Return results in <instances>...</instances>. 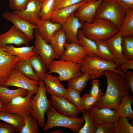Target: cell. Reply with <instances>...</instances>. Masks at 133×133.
I'll return each mask as SVG.
<instances>
[{
  "label": "cell",
  "instance_id": "cell-1",
  "mask_svg": "<svg viewBox=\"0 0 133 133\" xmlns=\"http://www.w3.org/2000/svg\"><path fill=\"white\" fill-rule=\"evenodd\" d=\"M107 81L106 92L94 104L98 109L108 108L117 111L123 98L130 95V89L126 82L125 78L115 71H104Z\"/></svg>",
  "mask_w": 133,
  "mask_h": 133
},
{
  "label": "cell",
  "instance_id": "cell-2",
  "mask_svg": "<svg viewBox=\"0 0 133 133\" xmlns=\"http://www.w3.org/2000/svg\"><path fill=\"white\" fill-rule=\"evenodd\" d=\"M81 30L86 38L94 41H106L119 30L113 23L103 18H94L92 23H83Z\"/></svg>",
  "mask_w": 133,
  "mask_h": 133
},
{
  "label": "cell",
  "instance_id": "cell-3",
  "mask_svg": "<svg viewBox=\"0 0 133 133\" xmlns=\"http://www.w3.org/2000/svg\"><path fill=\"white\" fill-rule=\"evenodd\" d=\"M82 65L81 71L83 74L89 75L90 80L101 78L102 76L104 75V71L106 70L115 71L125 77V74L116 68L119 66L113 61L106 60L99 56L92 57L87 55Z\"/></svg>",
  "mask_w": 133,
  "mask_h": 133
},
{
  "label": "cell",
  "instance_id": "cell-4",
  "mask_svg": "<svg viewBox=\"0 0 133 133\" xmlns=\"http://www.w3.org/2000/svg\"><path fill=\"white\" fill-rule=\"evenodd\" d=\"M47 120L42 130L46 131L56 127H63L69 129L76 133L84 125V120L83 116L73 117L67 116L58 113L52 106L47 111Z\"/></svg>",
  "mask_w": 133,
  "mask_h": 133
},
{
  "label": "cell",
  "instance_id": "cell-5",
  "mask_svg": "<svg viewBox=\"0 0 133 133\" xmlns=\"http://www.w3.org/2000/svg\"><path fill=\"white\" fill-rule=\"evenodd\" d=\"M126 13L116 0H103L96 11L95 18L109 20L119 29Z\"/></svg>",
  "mask_w": 133,
  "mask_h": 133
},
{
  "label": "cell",
  "instance_id": "cell-6",
  "mask_svg": "<svg viewBox=\"0 0 133 133\" xmlns=\"http://www.w3.org/2000/svg\"><path fill=\"white\" fill-rule=\"evenodd\" d=\"M39 82L38 90L32 98L30 115L36 120L39 126L43 128L46 124L45 115L52 105L50 100H48L47 98L43 80H41Z\"/></svg>",
  "mask_w": 133,
  "mask_h": 133
},
{
  "label": "cell",
  "instance_id": "cell-7",
  "mask_svg": "<svg viewBox=\"0 0 133 133\" xmlns=\"http://www.w3.org/2000/svg\"><path fill=\"white\" fill-rule=\"evenodd\" d=\"M82 65L63 60H53L49 66V73H56L61 81H68L82 76L83 73L81 70Z\"/></svg>",
  "mask_w": 133,
  "mask_h": 133
},
{
  "label": "cell",
  "instance_id": "cell-8",
  "mask_svg": "<svg viewBox=\"0 0 133 133\" xmlns=\"http://www.w3.org/2000/svg\"><path fill=\"white\" fill-rule=\"evenodd\" d=\"M40 83L38 81L26 77L15 67L7 79L0 84L7 87L12 86L22 88L31 91L35 94L38 90Z\"/></svg>",
  "mask_w": 133,
  "mask_h": 133
},
{
  "label": "cell",
  "instance_id": "cell-9",
  "mask_svg": "<svg viewBox=\"0 0 133 133\" xmlns=\"http://www.w3.org/2000/svg\"><path fill=\"white\" fill-rule=\"evenodd\" d=\"M34 94L28 91L25 96H18L12 99L10 103L6 104L4 111L24 117L30 114L32 108L31 100Z\"/></svg>",
  "mask_w": 133,
  "mask_h": 133
},
{
  "label": "cell",
  "instance_id": "cell-10",
  "mask_svg": "<svg viewBox=\"0 0 133 133\" xmlns=\"http://www.w3.org/2000/svg\"><path fill=\"white\" fill-rule=\"evenodd\" d=\"M35 30L34 45L33 52L40 55L47 69L48 70L52 62L55 59H59V57L50 45L41 37L36 29Z\"/></svg>",
  "mask_w": 133,
  "mask_h": 133
},
{
  "label": "cell",
  "instance_id": "cell-11",
  "mask_svg": "<svg viewBox=\"0 0 133 133\" xmlns=\"http://www.w3.org/2000/svg\"><path fill=\"white\" fill-rule=\"evenodd\" d=\"M31 40L14 25L6 32L0 33V47L1 48L10 44L28 46Z\"/></svg>",
  "mask_w": 133,
  "mask_h": 133
},
{
  "label": "cell",
  "instance_id": "cell-12",
  "mask_svg": "<svg viewBox=\"0 0 133 133\" xmlns=\"http://www.w3.org/2000/svg\"><path fill=\"white\" fill-rule=\"evenodd\" d=\"M2 16L31 40L34 39V31L36 28L34 24L24 19L19 15L13 11L5 12Z\"/></svg>",
  "mask_w": 133,
  "mask_h": 133
},
{
  "label": "cell",
  "instance_id": "cell-13",
  "mask_svg": "<svg viewBox=\"0 0 133 133\" xmlns=\"http://www.w3.org/2000/svg\"><path fill=\"white\" fill-rule=\"evenodd\" d=\"M64 48L65 50L63 54L59 57V60L82 65L87 55L83 47L77 43H69L66 41Z\"/></svg>",
  "mask_w": 133,
  "mask_h": 133
},
{
  "label": "cell",
  "instance_id": "cell-14",
  "mask_svg": "<svg viewBox=\"0 0 133 133\" xmlns=\"http://www.w3.org/2000/svg\"><path fill=\"white\" fill-rule=\"evenodd\" d=\"M103 0H87L76 11L75 15L82 23L92 22L96 11Z\"/></svg>",
  "mask_w": 133,
  "mask_h": 133
},
{
  "label": "cell",
  "instance_id": "cell-15",
  "mask_svg": "<svg viewBox=\"0 0 133 133\" xmlns=\"http://www.w3.org/2000/svg\"><path fill=\"white\" fill-rule=\"evenodd\" d=\"M51 95V105L57 112L62 115L71 117H78L81 110L66 98L61 96Z\"/></svg>",
  "mask_w": 133,
  "mask_h": 133
},
{
  "label": "cell",
  "instance_id": "cell-16",
  "mask_svg": "<svg viewBox=\"0 0 133 133\" xmlns=\"http://www.w3.org/2000/svg\"><path fill=\"white\" fill-rule=\"evenodd\" d=\"M19 61L18 57L10 55L0 47V84L7 79Z\"/></svg>",
  "mask_w": 133,
  "mask_h": 133
},
{
  "label": "cell",
  "instance_id": "cell-17",
  "mask_svg": "<svg viewBox=\"0 0 133 133\" xmlns=\"http://www.w3.org/2000/svg\"><path fill=\"white\" fill-rule=\"evenodd\" d=\"M88 111L96 126L106 123L114 122L118 117L116 111L108 108L98 109L93 106Z\"/></svg>",
  "mask_w": 133,
  "mask_h": 133
},
{
  "label": "cell",
  "instance_id": "cell-18",
  "mask_svg": "<svg viewBox=\"0 0 133 133\" xmlns=\"http://www.w3.org/2000/svg\"><path fill=\"white\" fill-rule=\"evenodd\" d=\"M75 12L61 24V29L65 33L68 42H74L80 45L77 36L79 30L82 28L83 23L75 16Z\"/></svg>",
  "mask_w": 133,
  "mask_h": 133
},
{
  "label": "cell",
  "instance_id": "cell-19",
  "mask_svg": "<svg viewBox=\"0 0 133 133\" xmlns=\"http://www.w3.org/2000/svg\"><path fill=\"white\" fill-rule=\"evenodd\" d=\"M36 29L41 37L48 44L55 33L61 28V25L51 22L50 20L41 18L33 22Z\"/></svg>",
  "mask_w": 133,
  "mask_h": 133
},
{
  "label": "cell",
  "instance_id": "cell-20",
  "mask_svg": "<svg viewBox=\"0 0 133 133\" xmlns=\"http://www.w3.org/2000/svg\"><path fill=\"white\" fill-rule=\"evenodd\" d=\"M43 80L46 92L50 95L64 97L68 100L67 89L61 83L58 77L48 73Z\"/></svg>",
  "mask_w": 133,
  "mask_h": 133
},
{
  "label": "cell",
  "instance_id": "cell-21",
  "mask_svg": "<svg viewBox=\"0 0 133 133\" xmlns=\"http://www.w3.org/2000/svg\"><path fill=\"white\" fill-rule=\"evenodd\" d=\"M43 3L40 0H29L24 10L13 12L18 14L24 19L32 23L34 21L41 18Z\"/></svg>",
  "mask_w": 133,
  "mask_h": 133
},
{
  "label": "cell",
  "instance_id": "cell-22",
  "mask_svg": "<svg viewBox=\"0 0 133 133\" xmlns=\"http://www.w3.org/2000/svg\"><path fill=\"white\" fill-rule=\"evenodd\" d=\"M122 35L118 33L106 41L109 46L113 57V61L117 66H119L127 59L122 53Z\"/></svg>",
  "mask_w": 133,
  "mask_h": 133
},
{
  "label": "cell",
  "instance_id": "cell-23",
  "mask_svg": "<svg viewBox=\"0 0 133 133\" xmlns=\"http://www.w3.org/2000/svg\"><path fill=\"white\" fill-rule=\"evenodd\" d=\"M87 0H84L79 3L54 11L50 20L52 22L62 24L75 12L79 7Z\"/></svg>",
  "mask_w": 133,
  "mask_h": 133
},
{
  "label": "cell",
  "instance_id": "cell-24",
  "mask_svg": "<svg viewBox=\"0 0 133 133\" xmlns=\"http://www.w3.org/2000/svg\"><path fill=\"white\" fill-rule=\"evenodd\" d=\"M34 45L16 47L12 44L1 47L2 49L10 55L18 57L19 61L29 59L35 53L33 52Z\"/></svg>",
  "mask_w": 133,
  "mask_h": 133
},
{
  "label": "cell",
  "instance_id": "cell-25",
  "mask_svg": "<svg viewBox=\"0 0 133 133\" xmlns=\"http://www.w3.org/2000/svg\"><path fill=\"white\" fill-rule=\"evenodd\" d=\"M67 41L66 35L61 29L56 31L51 37L49 43L59 57L63 54Z\"/></svg>",
  "mask_w": 133,
  "mask_h": 133
},
{
  "label": "cell",
  "instance_id": "cell-26",
  "mask_svg": "<svg viewBox=\"0 0 133 133\" xmlns=\"http://www.w3.org/2000/svg\"><path fill=\"white\" fill-rule=\"evenodd\" d=\"M24 117L16 114L4 111L0 112V120L14 126L18 133L24 124Z\"/></svg>",
  "mask_w": 133,
  "mask_h": 133
},
{
  "label": "cell",
  "instance_id": "cell-27",
  "mask_svg": "<svg viewBox=\"0 0 133 133\" xmlns=\"http://www.w3.org/2000/svg\"><path fill=\"white\" fill-rule=\"evenodd\" d=\"M77 37L80 45L83 47L87 55L92 57L99 56V52L95 41L86 38L81 29L79 30Z\"/></svg>",
  "mask_w": 133,
  "mask_h": 133
},
{
  "label": "cell",
  "instance_id": "cell-28",
  "mask_svg": "<svg viewBox=\"0 0 133 133\" xmlns=\"http://www.w3.org/2000/svg\"><path fill=\"white\" fill-rule=\"evenodd\" d=\"M27 90L18 88L11 89L0 84V99L5 104L10 103L12 99L18 96H25L28 93Z\"/></svg>",
  "mask_w": 133,
  "mask_h": 133
},
{
  "label": "cell",
  "instance_id": "cell-29",
  "mask_svg": "<svg viewBox=\"0 0 133 133\" xmlns=\"http://www.w3.org/2000/svg\"><path fill=\"white\" fill-rule=\"evenodd\" d=\"M133 102V96L127 95L123 98L116 111L118 117H127L128 120L133 118V111L131 106Z\"/></svg>",
  "mask_w": 133,
  "mask_h": 133
},
{
  "label": "cell",
  "instance_id": "cell-30",
  "mask_svg": "<svg viewBox=\"0 0 133 133\" xmlns=\"http://www.w3.org/2000/svg\"><path fill=\"white\" fill-rule=\"evenodd\" d=\"M31 64L39 82L43 80L48 73L45 64L39 55L36 53L29 58Z\"/></svg>",
  "mask_w": 133,
  "mask_h": 133
},
{
  "label": "cell",
  "instance_id": "cell-31",
  "mask_svg": "<svg viewBox=\"0 0 133 133\" xmlns=\"http://www.w3.org/2000/svg\"><path fill=\"white\" fill-rule=\"evenodd\" d=\"M16 67L29 78L39 81L35 72L31 64L29 59L19 61L16 64Z\"/></svg>",
  "mask_w": 133,
  "mask_h": 133
},
{
  "label": "cell",
  "instance_id": "cell-32",
  "mask_svg": "<svg viewBox=\"0 0 133 133\" xmlns=\"http://www.w3.org/2000/svg\"><path fill=\"white\" fill-rule=\"evenodd\" d=\"M118 32L121 33L122 37L133 36V10L126 12Z\"/></svg>",
  "mask_w": 133,
  "mask_h": 133
},
{
  "label": "cell",
  "instance_id": "cell-33",
  "mask_svg": "<svg viewBox=\"0 0 133 133\" xmlns=\"http://www.w3.org/2000/svg\"><path fill=\"white\" fill-rule=\"evenodd\" d=\"M89 78V75L85 73L80 76L73 78L68 81V87L75 89L81 93L87 85Z\"/></svg>",
  "mask_w": 133,
  "mask_h": 133
},
{
  "label": "cell",
  "instance_id": "cell-34",
  "mask_svg": "<svg viewBox=\"0 0 133 133\" xmlns=\"http://www.w3.org/2000/svg\"><path fill=\"white\" fill-rule=\"evenodd\" d=\"M24 125L18 133H39L38 122L30 114L24 117Z\"/></svg>",
  "mask_w": 133,
  "mask_h": 133
},
{
  "label": "cell",
  "instance_id": "cell-35",
  "mask_svg": "<svg viewBox=\"0 0 133 133\" xmlns=\"http://www.w3.org/2000/svg\"><path fill=\"white\" fill-rule=\"evenodd\" d=\"M115 133H133V127L129 122L127 117H118L114 122Z\"/></svg>",
  "mask_w": 133,
  "mask_h": 133
},
{
  "label": "cell",
  "instance_id": "cell-36",
  "mask_svg": "<svg viewBox=\"0 0 133 133\" xmlns=\"http://www.w3.org/2000/svg\"><path fill=\"white\" fill-rule=\"evenodd\" d=\"M122 47L124 57L127 59L133 60V36L122 37Z\"/></svg>",
  "mask_w": 133,
  "mask_h": 133
},
{
  "label": "cell",
  "instance_id": "cell-37",
  "mask_svg": "<svg viewBox=\"0 0 133 133\" xmlns=\"http://www.w3.org/2000/svg\"><path fill=\"white\" fill-rule=\"evenodd\" d=\"M99 53V56L107 60L113 61V57L110 48L106 41H94Z\"/></svg>",
  "mask_w": 133,
  "mask_h": 133
},
{
  "label": "cell",
  "instance_id": "cell-38",
  "mask_svg": "<svg viewBox=\"0 0 133 133\" xmlns=\"http://www.w3.org/2000/svg\"><path fill=\"white\" fill-rule=\"evenodd\" d=\"M67 91L68 100L79 109L83 114H84L86 110L83 106L81 97L80 96L79 92L75 89L68 87Z\"/></svg>",
  "mask_w": 133,
  "mask_h": 133
},
{
  "label": "cell",
  "instance_id": "cell-39",
  "mask_svg": "<svg viewBox=\"0 0 133 133\" xmlns=\"http://www.w3.org/2000/svg\"><path fill=\"white\" fill-rule=\"evenodd\" d=\"M84 124L79 130V133H95L97 130V126L92 120L89 112L86 111L83 114Z\"/></svg>",
  "mask_w": 133,
  "mask_h": 133
},
{
  "label": "cell",
  "instance_id": "cell-40",
  "mask_svg": "<svg viewBox=\"0 0 133 133\" xmlns=\"http://www.w3.org/2000/svg\"><path fill=\"white\" fill-rule=\"evenodd\" d=\"M54 0H45L43 2L41 13V19L50 20L53 12Z\"/></svg>",
  "mask_w": 133,
  "mask_h": 133
},
{
  "label": "cell",
  "instance_id": "cell-41",
  "mask_svg": "<svg viewBox=\"0 0 133 133\" xmlns=\"http://www.w3.org/2000/svg\"><path fill=\"white\" fill-rule=\"evenodd\" d=\"M81 97L83 106L86 111H88L100 99L95 98L88 93L83 95Z\"/></svg>",
  "mask_w": 133,
  "mask_h": 133
},
{
  "label": "cell",
  "instance_id": "cell-42",
  "mask_svg": "<svg viewBox=\"0 0 133 133\" xmlns=\"http://www.w3.org/2000/svg\"><path fill=\"white\" fill-rule=\"evenodd\" d=\"M29 0H9V6L12 11H21L26 8Z\"/></svg>",
  "mask_w": 133,
  "mask_h": 133
},
{
  "label": "cell",
  "instance_id": "cell-43",
  "mask_svg": "<svg viewBox=\"0 0 133 133\" xmlns=\"http://www.w3.org/2000/svg\"><path fill=\"white\" fill-rule=\"evenodd\" d=\"M92 86L89 94L94 97L100 99L103 95L102 89L100 88V83L98 79H94L91 82Z\"/></svg>",
  "mask_w": 133,
  "mask_h": 133
},
{
  "label": "cell",
  "instance_id": "cell-44",
  "mask_svg": "<svg viewBox=\"0 0 133 133\" xmlns=\"http://www.w3.org/2000/svg\"><path fill=\"white\" fill-rule=\"evenodd\" d=\"M84 0H54L53 11L79 3Z\"/></svg>",
  "mask_w": 133,
  "mask_h": 133
},
{
  "label": "cell",
  "instance_id": "cell-45",
  "mask_svg": "<svg viewBox=\"0 0 133 133\" xmlns=\"http://www.w3.org/2000/svg\"><path fill=\"white\" fill-rule=\"evenodd\" d=\"M95 133H115L114 122L105 123L97 126Z\"/></svg>",
  "mask_w": 133,
  "mask_h": 133
},
{
  "label": "cell",
  "instance_id": "cell-46",
  "mask_svg": "<svg viewBox=\"0 0 133 133\" xmlns=\"http://www.w3.org/2000/svg\"><path fill=\"white\" fill-rule=\"evenodd\" d=\"M15 127L12 125L4 121H0V133H15Z\"/></svg>",
  "mask_w": 133,
  "mask_h": 133
},
{
  "label": "cell",
  "instance_id": "cell-47",
  "mask_svg": "<svg viewBox=\"0 0 133 133\" xmlns=\"http://www.w3.org/2000/svg\"><path fill=\"white\" fill-rule=\"evenodd\" d=\"M133 69V60L127 59L118 67L117 70L120 72L125 74L129 69Z\"/></svg>",
  "mask_w": 133,
  "mask_h": 133
},
{
  "label": "cell",
  "instance_id": "cell-48",
  "mask_svg": "<svg viewBox=\"0 0 133 133\" xmlns=\"http://www.w3.org/2000/svg\"><path fill=\"white\" fill-rule=\"evenodd\" d=\"M126 12L133 10V0H116Z\"/></svg>",
  "mask_w": 133,
  "mask_h": 133
},
{
  "label": "cell",
  "instance_id": "cell-49",
  "mask_svg": "<svg viewBox=\"0 0 133 133\" xmlns=\"http://www.w3.org/2000/svg\"><path fill=\"white\" fill-rule=\"evenodd\" d=\"M125 80L127 85L133 93V72L128 70L125 74Z\"/></svg>",
  "mask_w": 133,
  "mask_h": 133
},
{
  "label": "cell",
  "instance_id": "cell-50",
  "mask_svg": "<svg viewBox=\"0 0 133 133\" xmlns=\"http://www.w3.org/2000/svg\"><path fill=\"white\" fill-rule=\"evenodd\" d=\"M6 106V104L0 99V112L4 111Z\"/></svg>",
  "mask_w": 133,
  "mask_h": 133
},
{
  "label": "cell",
  "instance_id": "cell-51",
  "mask_svg": "<svg viewBox=\"0 0 133 133\" xmlns=\"http://www.w3.org/2000/svg\"><path fill=\"white\" fill-rule=\"evenodd\" d=\"M50 133H62V131L59 129H57L56 130H54L51 132H50Z\"/></svg>",
  "mask_w": 133,
  "mask_h": 133
},
{
  "label": "cell",
  "instance_id": "cell-52",
  "mask_svg": "<svg viewBox=\"0 0 133 133\" xmlns=\"http://www.w3.org/2000/svg\"><path fill=\"white\" fill-rule=\"evenodd\" d=\"M40 0L43 2L45 0Z\"/></svg>",
  "mask_w": 133,
  "mask_h": 133
}]
</instances>
